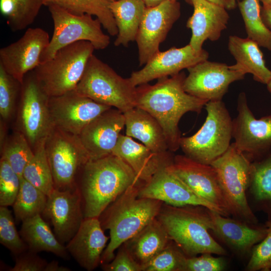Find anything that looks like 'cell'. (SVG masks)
I'll list each match as a JSON object with an SVG mask.
<instances>
[{"label": "cell", "instance_id": "obj_1", "mask_svg": "<svg viewBox=\"0 0 271 271\" xmlns=\"http://www.w3.org/2000/svg\"><path fill=\"white\" fill-rule=\"evenodd\" d=\"M183 72L158 79L156 83L137 86L136 106L152 115L161 125L169 151L180 148L179 122L186 113H200L208 102L187 93L183 87Z\"/></svg>", "mask_w": 271, "mask_h": 271}, {"label": "cell", "instance_id": "obj_2", "mask_svg": "<svg viewBox=\"0 0 271 271\" xmlns=\"http://www.w3.org/2000/svg\"><path fill=\"white\" fill-rule=\"evenodd\" d=\"M143 183L139 180L129 186L98 217L103 229L108 230L110 235V240L101 256V265L110 262L118 247L158 215L164 203L139 197V188Z\"/></svg>", "mask_w": 271, "mask_h": 271}, {"label": "cell", "instance_id": "obj_3", "mask_svg": "<svg viewBox=\"0 0 271 271\" xmlns=\"http://www.w3.org/2000/svg\"><path fill=\"white\" fill-rule=\"evenodd\" d=\"M81 171L78 187L84 218L99 217L129 186L140 180L124 161L113 154L89 160Z\"/></svg>", "mask_w": 271, "mask_h": 271}, {"label": "cell", "instance_id": "obj_4", "mask_svg": "<svg viewBox=\"0 0 271 271\" xmlns=\"http://www.w3.org/2000/svg\"><path fill=\"white\" fill-rule=\"evenodd\" d=\"M173 206L163 203L157 218L169 238L187 257L199 254H227L211 235L207 208L196 206Z\"/></svg>", "mask_w": 271, "mask_h": 271}, {"label": "cell", "instance_id": "obj_5", "mask_svg": "<svg viewBox=\"0 0 271 271\" xmlns=\"http://www.w3.org/2000/svg\"><path fill=\"white\" fill-rule=\"evenodd\" d=\"M205 107L207 116L203 125L193 135L181 137L180 148L192 160L210 165L230 146L233 120L222 100L208 101Z\"/></svg>", "mask_w": 271, "mask_h": 271}, {"label": "cell", "instance_id": "obj_6", "mask_svg": "<svg viewBox=\"0 0 271 271\" xmlns=\"http://www.w3.org/2000/svg\"><path fill=\"white\" fill-rule=\"evenodd\" d=\"M95 50L86 41L59 49L52 58L40 63L33 70L41 88L50 97L75 90Z\"/></svg>", "mask_w": 271, "mask_h": 271}, {"label": "cell", "instance_id": "obj_7", "mask_svg": "<svg viewBox=\"0 0 271 271\" xmlns=\"http://www.w3.org/2000/svg\"><path fill=\"white\" fill-rule=\"evenodd\" d=\"M75 90L79 94L124 112L136 106L137 87L92 54Z\"/></svg>", "mask_w": 271, "mask_h": 271}, {"label": "cell", "instance_id": "obj_8", "mask_svg": "<svg viewBox=\"0 0 271 271\" xmlns=\"http://www.w3.org/2000/svg\"><path fill=\"white\" fill-rule=\"evenodd\" d=\"M251 160L234 143L210 165L214 170L230 214L256 224L257 219L246 198L250 181Z\"/></svg>", "mask_w": 271, "mask_h": 271}, {"label": "cell", "instance_id": "obj_9", "mask_svg": "<svg viewBox=\"0 0 271 271\" xmlns=\"http://www.w3.org/2000/svg\"><path fill=\"white\" fill-rule=\"evenodd\" d=\"M47 7L54 30L49 43L41 55L40 63L52 58L59 49L76 42L88 41L95 50H103L109 45L110 37L103 32L97 18L88 14H74L54 5Z\"/></svg>", "mask_w": 271, "mask_h": 271}, {"label": "cell", "instance_id": "obj_10", "mask_svg": "<svg viewBox=\"0 0 271 271\" xmlns=\"http://www.w3.org/2000/svg\"><path fill=\"white\" fill-rule=\"evenodd\" d=\"M45 150L54 188L65 190L76 187L78 173L90 160L79 136L54 127L46 138Z\"/></svg>", "mask_w": 271, "mask_h": 271}, {"label": "cell", "instance_id": "obj_11", "mask_svg": "<svg viewBox=\"0 0 271 271\" xmlns=\"http://www.w3.org/2000/svg\"><path fill=\"white\" fill-rule=\"evenodd\" d=\"M49 98L40 86L34 71L28 72L22 83L16 130L24 134L33 150L47 138L54 127Z\"/></svg>", "mask_w": 271, "mask_h": 271}, {"label": "cell", "instance_id": "obj_12", "mask_svg": "<svg viewBox=\"0 0 271 271\" xmlns=\"http://www.w3.org/2000/svg\"><path fill=\"white\" fill-rule=\"evenodd\" d=\"M183 87L189 94L201 99L222 100L233 82L242 80L246 74L234 64L211 62H200L187 69Z\"/></svg>", "mask_w": 271, "mask_h": 271}, {"label": "cell", "instance_id": "obj_13", "mask_svg": "<svg viewBox=\"0 0 271 271\" xmlns=\"http://www.w3.org/2000/svg\"><path fill=\"white\" fill-rule=\"evenodd\" d=\"M237 110L233 120L234 143L251 162L259 159L271 149V115L255 118L244 92L238 96Z\"/></svg>", "mask_w": 271, "mask_h": 271}, {"label": "cell", "instance_id": "obj_14", "mask_svg": "<svg viewBox=\"0 0 271 271\" xmlns=\"http://www.w3.org/2000/svg\"><path fill=\"white\" fill-rule=\"evenodd\" d=\"M180 15V5L177 1H166L146 8L136 39L140 66L144 65L160 51V44Z\"/></svg>", "mask_w": 271, "mask_h": 271}, {"label": "cell", "instance_id": "obj_15", "mask_svg": "<svg viewBox=\"0 0 271 271\" xmlns=\"http://www.w3.org/2000/svg\"><path fill=\"white\" fill-rule=\"evenodd\" d=\"M49 105L53 126L77 136L92 120L111 108L82 96L75 90L50 97Z\"/></svg>", "mask_w": 271, "mask_h": 271}, {"label": "cell", "instance_id": "obj_16", "mask_svg": "<svg viewBox=\"0 0 271 271\" xmlns=\"http://www.w3.org/2000/svg\"><path fill=\"white\" fill-rule=\"evenodd\" d=\"M171 164L161 168L150 180L141 184L139 197L156 199L173 206H202L228 217L222 210L193 192L173 171Z\"/></svg>", "mask_w": 271, "mask_h": 271}, {"label": "cell", "instance_id": "obj_17", "mask_svg": "<svg viewBox=\"0 0 271 271\" xmlns=\"http://www.w3.org/2000/svg\"><path fill=\"white\" fill-rule=\"evenodd\" d=\"M42 217L52 226L62 244L75 234L84 219L82 196L78 186L65 190L54 189L48 196Z\"/></svg>", "mask_w": 271, "mask_h": 271}, {"label": "cell", "instance_id": "obj_18", "mask_svg": "<svg viewBox=\"0 0 271 271\" xmlns=\"http://www.w3.org/2000/svg\"><path fill=\"white\" fill-rule=\"evenodd\" d=\"M50 39L40 28H30L17 41L0 49V66L23 83L25 75L40 63L41 55Z\"/></svg>", "mask_w": 271, "mask_h": 271}, {"label": "cell", "instance_id": "obj_19", "mask_svg": "<svg viewBox=\"0 0 271 271\" xmlns=\"http://www.w3.org/2000/svg\"><path fill=\"white\" fill-rule=\"evenodd\" d=\"M208 57L209 53L205 50L196 51L189 44L181 48L172 47L159 51L141 69L132 72L128 78L137 87L154 79L177 74Z\"/></svg>", "mask_w": 271, "mask_h": 271}, {"label": "cell", "instance_id": "obj_20", "mask_svg": "<svg viewBox=\"0 0 271 271\" xmlns=\"http://www.w3.org/2000/svg\"><path fill=\"white\" fill-rule=\"evenodd\" d=\"M175 173L202 198L230 215L216 173L210 165L195 161L185 155L174 156L171 165Z\"/></svg>", "mask_w": 271, "mask_h": 271}, {"label": "cell", "instance_id": "obj_21", "mask_svg": "<svg viewBox=\"0 0 271 271\" xmlns=\"http://www.w3.org/2000/svg\"><path fill=\"white\" fill-rule=\"evenodd\" d=\"M124 127L123 112L114 107L105 110L88 123L79 137L90 160L112 154Z\"/></svg>", "mask_w": 271, "mask_h": 271}, {"label": "cell", "instance_id": "obj_22", "mask_svg": "<svg viewBox=\"0 0 271 271\" xmlns=\"http://www.w3.org/2000/svg\"><path fill=\"white\" fill-rule=\"evenodd\" d=\"M108 239L98 217L85 218L65 246L69 254L80 266L92 271L100 264Z\"/></svg>", "mask_w": 271, "mask_h": 271}, {"label": "cell", "instance_id": "obj_23", "mask_svg": "<svg viewBox=\"0 0 271 271\" xmlns=\"http://www.w3.org/2000/svg\"><path fill=\"white\" fill-rule=\"evenodd\" d=\"M186 26L191 30L189 45L196 51H201L207 40H218L226 29L229 19L227 10L208 0H196Z\"/></svg>", "mask_w": 271, "mask_h": 271}, {"label": "cell", "instance_id": "obj_24", "mask_svg": "<svg viewBox=\"0 0 271 271\" xmlns=\"http://www.w3.org/2000/svg\"><path fill=\"white\" fill-rule=\"evenodd\" d=\"M172 153H156L132 138L120 134L112 154L124 161L139 179L145 183L161 168L172 163L174 157Z\"/></svg>", "mask_w": 271, "mask_h": 271}, {"label": "cell", "instance_id": "obj_25", "mask_svg": "<svg viewBox=\"0 0 271 271\" xmlns=\"http://www.w3.org/2000/svg\"><path fill=\"white\" fill-rule=\"evenodd\" d=\"M210 230L230 247L241 253L250 252L267 234L264 226H252L207 209Z\"/></svg>", "mask_w": 271, "mask_h": 271}, {"label": "cell", "instance_id": "obj_26", "mask_svg": "<svg viewBox=\"0 0 271 271\" xmlns=\"http://www.w3.org/2000/svg\"><path fill=\"white\" fill-rule=\"evenodd\" d=\"M123 113L126 136L139 140L156 153L164 154L170 151L161 125L152 115L138 107Z\"/></svg>", "mask_w": 271, "mask_h": 271}, {"label": "cell", "instance_id": "obj_27", "mask_svg": "<svg viewBox=\"0 0 271 271\" xmlns=\"http://www.w3.org/2000/svg\"><path fill=\"white\" fill-rule=\"evenodd\" d=\"M259 47L248 38L233 35L228 39V48L236 61V67L246 74H252L256 81L266 84L271 78V71L265 65Z\"/></svg>", "mask_w": 271, "mask_h": 271}, {"label": "cell", "instance_id": "obj_28", "mask_svg": "<svg viewBox=\"0 0 271 271\" xmlns=\"http://www.w3.org/2000/svg\"><path fill=\"white\" fill-rule=\"evenodd\" d=\"M19 233L29 250L35 253L47 251L64 259L69 258L66 246L59 241L41 214L23 221Z\"/></svg>", "mask_w": 271, "mask_h": 271}, {"label": "cell", "instance_id": "obj_29", "mask_svg": "<svg viewBox=\"0 0 271 271\" xmlns=\"http://www.w3.org/2000/svg\"><path fill=\"white\" fill-rule=\"evenodd\" d=\"M143 0H117L110 2L109 8L117 28L115 46L127 47L136 41L146 9Z\"/></svg>", "mask_w": 271, "mask_h": 271}, {"label": "cell", "instance_id": "obj_30", "mask_svg": "<svg viewBox=\"0 0 271 271\" xmlns=\"http://www.w3.org/2000/svg\"><path fill=\"white\" fill-rule=\"evenodd\" d=\"M171 240L164 226L156 217L124 244L143 269V266Z\"/></svg>", "mask_w": 271, "mask_h": 271}, {"label": "cell", "instance_id": "obj_31", "mask_svg": "<svg viewBox=\"0 0 271 271\" xmlns=\"http://www.w3.org/2000/svg\"><path fill=\"white\" fill-rule=\"evenodd\" d=\"M109 0H44V6L54 5L76 15L95 17L109 35L116 36L118 31L109 8Z\"/></svg>", "mask_w": 271, "mask_h": 271}, {"label": "cell", "instance_id": "obj_32", "mask_svg": "<svg viewBox=\"0 0 271 271\" xmlns=\"http://www.w3.org/2000/svg\"><path fill=\"white\" fill-rule=\"evenodd\" d=\"M249 188L254 199L271 219V149L251 163Z\"/></svg>", "mask_w": 271, "mask_h": 271}, {"label": "cell", "instance_id": "obj_33", "mask_svg": "<svg viewBox=\"0 0 271 271\" xmlns=\"http://www.w3.org/2000/svg\"><path fill=\"white\" fill-rule=\"evenodd\" d=\"M44 0H0V10L12 31H19L32 24Z\"/></svg>", "mask_w": 271, "mask_h": 271}, {"label": "cell", "instance_id": "obj_34", "mask_svg": "<svg viewBox=\"0 0 271 271\" xmlns=\"http://www.w3.org/2000/svg\"><path fill=\"white\" fill-rule=\"evenodd\" d=\"M247 38L271 51V30L264 24L258 0L237 1Z\"/></svg>", "mask_w": 271, "mask_h": 271}, {"label": "cell", "instance_id": "obj_35", "mask_svg": "<svg viewBox=\"0 0 271 271\" xmlns=\"http://www.w3.org/2000/svg\"><path fill=\"white\" fill-rule=\"evenodd\" d=\"M46 140L41 142L34 149V156L25 167L22 177L48 196L55 188L46 153Z\"/></svg>", "mask_w": 271, "mask_h": 271}, {"label": "cell", "instance_id": "obj_36", "mask_svg": "<svg viewBox=\"0 0 271 271\" xmlns=\"http://www.w3.org/2000/svg\"><path fill=\"white\" fill-rule=\"evenodd\" d=\"M48 196L23 177L19 193L13 204L17 222H23L43 212Z\"/></svg>", "mask_w": 271, "mask_h": 271}, {"label": "cell", "instance_id": "obj_37", "mask_svg": "<svg viewBox=\"0 0 271 271\" xmlns=\"http://www.w3.org/2000/svg\"><path fill=\"white\" fill-rule=\"evenodd\" d=\"M1 157L22 178L23 171L34 156V150L26 137L16 130L7 136L1 146Z\"/></svg>", "mask_w": 271, "mask_h": 271}, {"label": "cell", "instance_id": "obj_38", "mask_svg": "<svg viewBox=\"0 0 271 271\" xmlns=\"http://www.w3.org/2000/svg\"><path fill=\"white\" fill-rule=\"evenodd\" d=\"M22 88V83L0 66V114L6 122L14 115Z\"/></svg>", "mask_w": 271, "mask_h": 271}, {"label": "cell", "instance_id": "obj_39", "mask_svg": "<svg viewBox=\"0 0 271 271\" xmlns=\"http://www.w3.org/2000/svg\"><path fill=\"white\" fill-rule=\"evenodd\" d=\"M187 256L172 240L143 266V271H184Z\"/></svg>", "mask_w": 271, "mask_h": 271}, {"label": "cell", "instance_id": "obj_40", "mask_svg": "<svg viewBox=\"0 0 271 271\" xmlns=\"http://www.w3.org/2000/svg\"><path fill=\"white\" fill-rule=\"evenodd\" d=\"M0 242L16 256L28 249L17 230L12 211L0 206Z\"/></svg>", "mask_w": 271, "mask_h": 271}, {"label": "cell", "instance_id": "obj_41", "mask_svg": "<svg viewBox=\"0 0 271 271\" xmlns=\"http://www.w3.org/2000/svg\"><path fill=\"white\" fill-rule=\"evenodd\" d=\"M21 178L4 159L0 160V206H12L19 193Z\"/></svg>", "mask_w": 271, "mask_h": 271}, {"label": "cell", "instance_id": "obj_42", "mask_svg": "<svg viewBox=\"0 0 271 271\" xmlns=\"http://www.w3.org/2000/svg\"><path fill=\"white\" fill-rule=\"evenodd\" d=\"M267 234L254 246L246 269L248 271H269L271 269V219L266 222Z\"/></svg>", "mask_w": 271, "mask_h": 271}, {"label": "cell", "instance_id": "obj_43", "mask_svg": "<svg viewBox=\"0 0 271 271\" xmlns=\"http://www.w3.org/2000/svg\"><path fill=\"white\" fill-rule=\"evenodd\" d=\"M225 266L223 258L214 257L211 253H203L199 256L187 257L184 271H221Z\"/></svg>", "mask_w": 271, "mask_h": 271}, {"label": "cell", "instance_id": "obj_44", "mask_svg": "<svg viewBox=\"0 0 271 271\" xmlns=\"http://www.w3.org/2000/svg\"><path fill=\"white\" fill-rule=\"evenodd\" d=\"M105 271H143L142 266L132 256L123 243L109 262L102 264Z\"/></svg>", "mask_w": 271, "mask_h": 271}, {"label": "cell", "instance_id": "obj_45", "mask_svg": "<svg viewBox=\"0 0 271 271\" xmlns=\"http://www.w3.org/2000/svg\"><path fill=\"white\" fill-rule=\"evenodd\" d=\"M47 260L41 257L37 253L28 249L16 256L15 263L10 271H46L48 264Z\"/></svg>", "mask_w": 271, "mask_h": 271}, {"label": "cell", "instance_id": "obj_46", "mask_svg": "<svg viewBox=\"0 0 271 271\" xmlns=\"http://www.w3.org/2000/svg\"><path fill=\"white\" fill-rule=\"evenodd\" d=\"M208 1L219 5L227 10H233L237 5L236 0H208Z\"/></svg>", "mask_w": 271, "mask_h": 271}, {"label": "cell", "instance_id": "obj_47", "mask_svg": "<svg viewBox=\"0 0 271 271\" xmlns=\"http://www.w3.org/2000/svg\"><path fill=\"white\" fill-rule=\"evenodd\" d=\"M260 14L265 25L271 30V8L261 6Z\"/></svg>", "mask_w": 271, "mask_h": 271}, {"label": "cell", "instance_id": "obj_48", "mask_svg": "<svg viewBox=\"0 0 271 271\" xmlns=\"http://www.w3.org/2000/svg\"><path fill=\"white\" fill-rule=\"evenodd\" d=\"M71 269L67 267L60 265L56 260L48 263L46 271H70Z\"/></svg>", "mask_w": 271, "mask_h": 271}, {"label": "cell", "instance_id": "obj_49", "mask_svg": "<svg viewBox=\"0 0 271 271\" xmlns=\"http://www.w3.org/2000/svg\"><path fill=\"white\" fill-rule=\"evenodd\" d=\"M169 0H143L147 7H155ZM177 1V0H171Z\"/></svg>", "mask_w": 271, "mask_h": 271}, {"label": "cell", "instance_id": "obj_50", "mask_svg": "<svg viewBox=\"0 0 271 271\" xmlns=\"http://www.w3.org/2000/svg\"><path fill=\"white\" fill-rule=\"evenodd\" d=\"M262 4V6L271 8V0H258Z\"/></svg>", "mask_w": 271, "mask_h": 271}, {"label": "cell", "instance_id": "obj_51", "mask_svg": "<svg viewBox=\"0 0 271 271\" xmlns=\"http://www.w3.org/2000/svg\"><path fill=\"white\" fill-rule=\"evenodd\" d=\"M266 85H267V88L268 91L271 94V78L269 80V81L267 82V83L266 84Z\"/></svg>", "mask_w": 271, "mask_h": 271}, {"label": "cell", "instance_id": "obj_52", "mask_svg": "<svg viewBox=\"0 0 271 271\" xmlns=\"http://www.w3.org/2000/svg\"><path fill=\"white\" fill-rule=\"evenodd\" d=\"M186 2L189 4L193 5V3L196 1V0H185Z\"/></svg>", "mask_w": 271, "mask_h": 271}, {"label": "cell", "instance_id": "obj_53", "mask_svg": "<svg viewBox=\"0 0 271 271\" xmlns=\"http://www.w3.org/2000/svg\"><path fill=\"white\" fill-rule=\"evenodd\" d=\"M110 2H112V1H117V0H109Z\"/></svg>", "mask_w": 271, "mask_h": 271}, {"label": "cell", "instance_id": "obj_54", "mask_svg": "<svg viewBox=\"0 0 271 271\" xmlns=\"http://www.w3.org/2000/svg\"><path fill=\"white\" fill-rule=\"evenodd\" d=\"M237 1H240V0H237Z\"/></svg>", "mask_w": 271, "mask_h": 271}]
</instances>
